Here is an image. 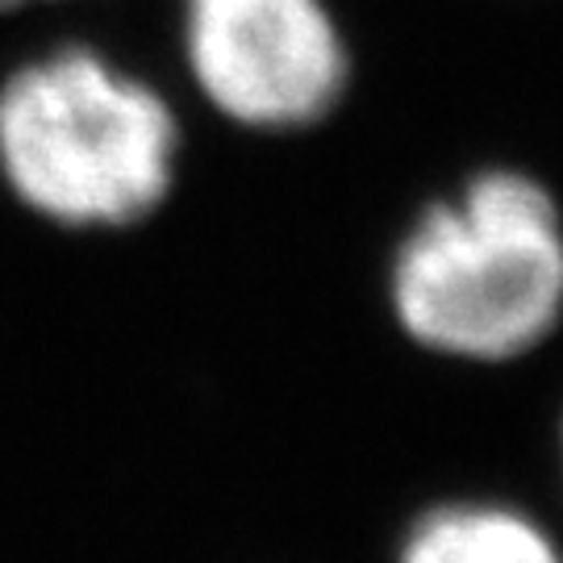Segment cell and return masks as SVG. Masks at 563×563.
<instances>
[{"label": "cell", "instance_id": "7a4b0ae2", "mask_svg": "<svg viewBox=\"0 0 563 563\" xmlns=\"http://www.w3.org/2000/svg\"><path fill=\"white\" fill-rule=\"evenodd\" d=\"M180 101L101 51L59 38L0 71V188L67 234L151 222L176 192Z\"/></svg>", "mask_w": 563, "mask_h": 563}, {"label": "cell", "instance_id": "277c9868", "mask_svg": "<svg viewBox=\"0 0 563 563\" xmlns=\"http://www.w3.org/2000/svg\"><path fill=\"white\" fill-rule=\"evenodd\" d=\"M393 563H563V543L514 497L451 493L401 526Z\"/></svg>", "mask_w": 563, "mask_h": 563}, {"label": "cell", "instance_id": "3957f363", "mask_svg": "<svg viewBox=\"0 0 563 563\" xmlns=\"http://www.w3.org/2000/svg\"><path fill=\"white\" fill-rule=\"evenodd\" d=\"M184 92L242 134H305L334 118L355 55L330 0H176Z\"/></svg>", "mask_w": 563, "mask_h": 563}, {"label": "cell", "instance_id": "5b68a950", "mask_svg": "<svg viewBox=\"0 0 563 563\" xmlns=\"http://www.w3.org/2000/svg\"><path fill=\"white\" fill-rule=\"evenodd\" d=\"M63 4H80V0H0V18L38 13V9H63Z\"/></svg>", "mask_w": 563, "mask_h": 563}, {"label": "cell", "instance_id": "6da1fadb", "mask_svg": "<svg viewBox=\"0 0 563 563\" xmlns=\"http://www.w3.org/2000/svg\"><path fill=\"white\" fill-rule=\"evenodd\" d=\"M384 309L413 351L509 372L563 330V201L534 167L476 163L426 197L384 260Z\"/></svg>", "mask_w": 563, "mask_h": 563}, {"label": "cell", "instance_id": "8992f818", "mask_svg": "<svg viewBox=\"0 0 563 563\" xmlns=\"http://www.w3.org/2000/svg\"><path fill=\"white\" fill-rule=\"evenodd\" d=\"M560 476H563V418H560Z\"/></svg>", "mask_w": 563, "mask_h": 563}]
</instances>
